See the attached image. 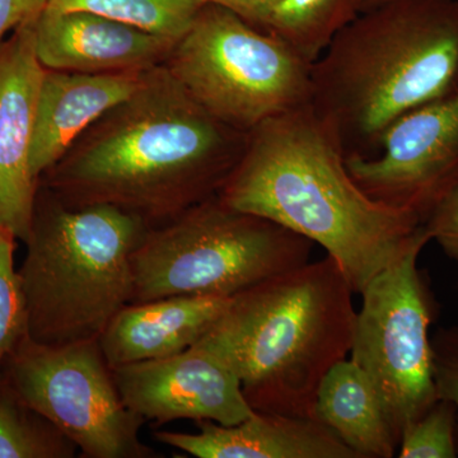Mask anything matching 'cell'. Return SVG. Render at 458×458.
<instances>
[{"label": "cell", "mask_w": 458, "mask_h": 458, "mask_svg": "<svg viewBox=\"0 0 458 458\" xmlns=\"http://www.w3.org/2000/svg\"><path fill=\"white\" fill-rule=\"evenodd\" d=\"M250 132L207 113L164 64L92 123L42 174L69 207L108 204L157 227L216 197Z\"/></svg>", "instance_id": "1"}, {"label": "cell", "mask_w": 458, "mask_h": 458, "mask_svg": "<svg viewBox=\"0 0 458 458\" xmlns=\"http://www.w3.org/2000/svg\"><path fill=\"white\" fill-rule=\"evenodd\" d=\"M218 197L318 243L342 267L354 294L424 228L414 214L364 192L310 105L250 132L245 153Z\"/></svg>", "instance_id": "2"}, {"label": "cell", "mask_w": 458, "mask_h": 458, "mask_svg": "<svg viewBox=\"0 0 458 458\" xmlns=\"http://www.w3.org/2000/svg\"><path fill=\"white\" fill-rule=\"evenodd\" d=\"M457 90L458 0H388L313 63L310 107L345 157H369L394 123Z\"/></svg>", "instance_id": "3"}, {"label": "cell", "mask_w": 458, "mask_h": 458, "mask_svg": "<svg viewBox=\"0 0 458 458\" xmlns=\"http://www.w3.org/2000/svg\"><path fill=\"white\" fill-rule=\"evenodd\" d=\"M352 294L327 255L232 297L195 345L236 373L255 411L313 418L322 379L351 354Z\"/></svg>", "instance_id": "4"}, {"label": "cell", "mask_w": 458, "mask_h": 458, "mask_svg": "<svg viewBox=\"0 0 458 458\" xmlns=\"http://www.w3.org/2000/svg\"><path fill=\"white\" fill-rule=\"evenodd\" d=\"M148 228L114 205L69 207L38 188L26 258L18 271L26 337L50 346L98 340L131 303L132 252Z\"/></svg>", "instance_id": "5"}, {"label": "cell", "mask_w": 458, "mask_h": 458, "mask_svg": "<svg viewBox=\"0 0 458 458\" xmlns=\"http://www.w3.org/2000/svg\"><path fill=\"white\" fill-rule=\"evenodd\" d=\"M313 245L216 195L147 229L132 252L131 303L174 295L232 298L307 264Z\"/></svg>", "instance_id": "6"}, {"label": "cell", "mask_w": 458, "mask_h": 458, "mask_svg": "<svg viewBox=\"0 0 458 458\" xmlns=\"http://www.w3.org/2000/svg\"><path fill=\"white\" fill-rule=\"evenodd\" d=\"M190 98L243 132L309 106L311 63L228 9L208 3L165 64Z\"/></svg>", "instance_id": "7"}, {"label": "cell", "mask_w": 458, "mask_h": 458, "mask_svg": "<svg viewBox=\"0 0 458 458\" xmlns=\"http://www.w3.org/2000/svg\"><path fill=\"white\" fill-rule=\"evenodd\" d=\"M426 227L370 280L355 318L351 360L372 382L400 442L403 429L438 400L430 327L438 304L419 256L430 242Z\"/></svg>", "instance_id": "8"}, {"label": "cell", "mask_w": 458, "mask_h": 458, "mask_svg": "<svg viewBox=\"0 0 458 458\" xmlns=\"http://www.w3.org/2000/svg\"><path fill=\"white\" fill-rule=\"evenodd\" d=\"M7 388L89 458H149L146 421L123 403L98 340L50 346L23 337L7 358Z\"/></svg>", "instance_id": "9"}, {"label": "cell", "mask_w": 458, "mask_h": 458, "mask_svg": "<svg viewBox=\"0 0 458 458\" xmlns=\"http://www.w3.org/2000/svg\"><path fill=\"white\" fill-rule=\"evenodd\" d=\"M370 198L423 223L458 183V90L401 117L373 156L345 157Z\"/></svg>", "instance_id": "10"}, {"label": "cell", "mask_w": 458, "mask_h": 458, "mask_svg": "<svg viewBox=\"0 0 458 458\" xmlns=\"http://www.w3.org/2000/svg\"><path fill=\"white\" fill-rule=\"evenodd\" d=\"M111 369L128 409L158 426L177 419L234 426L255 411L236 373L199 345L171 357Z\"/></svg>", "instance_id": "11"}, {"label": "cell", "mask_w": 458, "mask_h": 458, "mask_svg": "<svg viewBox=\"0 0 458 458\" xmlns=\"http://www.w3.org/2000/svg\"><path fill=\"white\" fill-rule=\"evenodd\" d=\"M33 22L0 42V228L25 242L38 182L31 171L36 108L47 69L36 55Z\"/></svg>", "instance_id": "12"}, {"label": "cell", "mask_w": 458, "mask_h": 458, "mask_svg": "<svg viewBox=\"0 0 458 458\" xmlns=\"http://www.w3.org/2000/svg\"><path fill=\"white\" fill-rule=\"evenodd\" d=\"M36 55L45 69L106 74L165 64L176 41L86 11L47 8L33 23Z\"/></svg>", "instance_id": "13"}, {"label": "cell", "mask_w": 458, "mask_h": 458, "mask_svg": "<svg viewBox=\"0 0 458 458\" xmlns=\"http://www.w3.org/2000/svg\"><path fill=\"white\" fill-rule=\"evenodd\" d=\"M198 428V433L155 437L198 458H360L315 418L254 411L234 426L203 420Z\"/></svg>", "instance_id": "14"}, {"label": "cell", "mask_w": 458, "mask_h": 458, "mask_svg": "<svg viewBox=\"0 0 458 458\" xmlns=\"http://www.w3.org/2000/svg\"><path fill=\"white\" fill-rule=\"evenodd\" d=\"M143 74H87L47 69L36 108L31 148L33 177L40 182L42 174L93 123L138 89Z\"/></svg>", "instance_id": "15"}, {"label": "cell", "mask_w": 458, "mask_h": 458, "mask_svg": "<svg viewBox=\"0 0 458 458\" xmlns=\"http://www.w3.org/2000/svg\"><path fill=\"white\" fill-rule=\"evenodd\" d=\"M229 302L227 297L174 295L125 304L99 336V348L111 369L179 354L212 328Z\"/></svg>", "instance_id": "16"}, {"label": "cell", "mask_w": 458, "mask_h": 458, "mask_svg": "<svg viewBox=\"0 0 458 458\" xmlns=\"http://www.w3.org/2000/svg\"><path fill=\"white\" fill-rule=\"evenodd\" d=\"M313 418L360 458H391L397 454L399 441L372 382L348 358L322 379Z\"/></svg>", "instance_id": "17"}, {"label": "cell", "mask_w": 458, "mask_h": 458, "mask_svg": "<svg viewBox=\"0 0 458 458\" xmlns=\"http://www.w3.org/2000/svg\"><path fill=\"white\" fill-rule=\"evenodd\" d=\"M364 4L366 0H282L260 29L313 64Z\"/></svg>", "instance_id": "18"}, {"label": "cell", "mask_w": 458, "mask_h": 458, "mask_svg": "<svg viewBox=\"0 0 458 458\" xmlns=\"http://www.w3.org/2000/svg\"><path fill=\"white\" fill-rule=\"evenodd\" d=\"M207 0H49L55 11H86L179 41Z\"/></svg>", "instance_id": "19"}, {"label": "cell", "mask_w": 458, "mask_h": 458, "mask_svg": "<svg viewBox=\"0 0 458 458\" xmlns=\"http://www.w3.org/2000/svg\"><path fill=\"white\" fill-rule=\"evenodd\" d=\"M457 409L438 399L401 434L399 458H454L457 447Z\"/></svg>", "instance_id": "20"}, {"label": "cell", "mask_w": 458, "mask_h": 458, "mask_svg": "<svg viewBox=\"0 0 458 458\" xmlns=\"http://www.w3.org/2000/svg\"><path fill=\"white\" fill-rule=\"evenodd\" d=\"M16 237L0 228V364L26 336L25 297L20 274L14 267Z\"/></svg>", "instance_id": "21"}, {"label": "cell", "mask_w": 458, "mask_h": 458, "mask_svg": "<svg viewBox=\"0 0 458 458\" xmlns=\"http://www.w3.org/2000/svg\"><path fill=\"white\" fill-rule=\"evenodd\" d=\"M432 361L437 396L454 403L458 415V327H441L433 334Z\"/></svg>", "instance_id": "22"}, {"label": "cell", "mask_w": 458, "mask_h": 458, "mask_svg": "<svg viewBox=\"0 0 458 458\" xmlns=\"http://www.w3.org/2000/svg\"><path fill=\"white\" fill-rule=\"evenodd\" d=\"M430 240L458 261V183L439 201L424 222Z\"/></svg>", "instance_id": "23"}, {"label": "cell", "mask_w": 458, "mask_h": 458, "mask_svg": "<svg viewBox=\"0 0 458 458\" xmlns=\"http://www.w3.org/2000/svg\"><path fill=\"white\" fill-rule=\"evenodd\" d=\"M49 0H0V42L8 32L41 16Z\"/></svg>", "instance_id": "24"}, {"label": "cell", "mask_w": 458, "mask_h": 458, "mask_svg": "<svg viewBox=\"0 0 458 458\" xmlns=\"http://www.w3.org/2000/svg\"><path fill=\"white\" fill-rule=\"evenodd\" d=\"M207 2L232 11L247 22L260 29L265 20L269 17L271 11L282 0H207Z\"/></svg>", "instance_id": "25"}, {"label": "cell", "mask_w": 458, "mask_h": 458, "mask_svg": "<svg viewBox=\"0 0 458 458\" xmlns=\"http://www.w3.org/2000/svg\"><path fill=\"white\" fill-rule=\"evenodd\" d=\"M385 2H388V0H366V4H364V11H367V9L376 7V5L382 4V3Z\"/></svg>", "instance_id": "26"}, {"label": "cell", "mask_w": 458, "mask_h": 458, "mask_svg": "<svg viewBox=\"0 0 458 458\" xmlns=\"http://www.w3.org/2000/svg\"><path fill=\"white\" fill-rule=\"evenodd\" d=\"M458 286V285H457Z\"/></svg>", "instance_id": "27"}]
</instances>
